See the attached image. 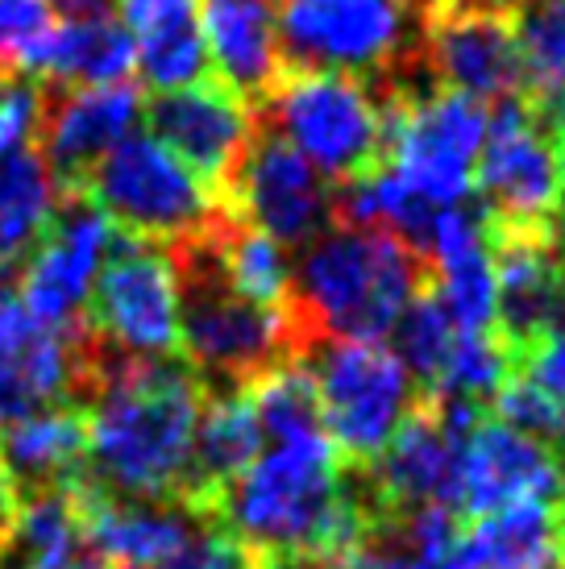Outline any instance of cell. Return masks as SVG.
I'll use <instances>...</instances> for the list:
<instances>
[{"instance_id":"cell-1","label":"cell","mask_w":565,"mask_h":569,"mask_svg":"<svg viewBox=\"0 0 565 569\" xmlns=\"http://www.w3.org/2000/svg\"><path fill=\"white\" fill-rule=\"evenodd\" d=\"M88 478L126 499L184 495L205 382L171 358H133L96 332L88 387Z\"/></svg>"},{"instance_id":"cell-2","label":"cell","mask_w":565,"mask_h":569,"mask_svg":"<svg viewBox=\"0 0 565 569\" xmlns=\"http://www.w3.org/2000/svg\"><path fill=\"white\" fill-rule=\"evenodd\" d=\"M212 523L254 557H354L378 523L361 466L325 441L275 445L212 507Z\"/></svg>"},{"instance_id":"cell-3","label":"cell","mask_w":565,"mask_h":569,"mask_svg":"<svg viewBox=\"0 0 565 569\" xmlns=\"http://www.w3.org/2000/svg\"><path fill=\"white\" fill-rule=\"evenodd\" d=\"M428 287V262L387 229H354L333 221L304 246L291 270L287 325L296 353L308 362L329 341H387Z\"/></svg>"},{"instance_id":"cell-4","label":"cell","mask_w":565,"mask_h":569,"mask_svg":"<svg viewBox=\"0 0 565 569\" xmlns=\"http://www.w3.org/2000/svg\"><path fill=\"white\" fill-rule=\"evenodd\" d=\"M171 262L179 279V353L205 391H246L270 366L299 358L287 312L237 296L196 233L171 246Z\"/></svg>"},{"instance_id":"cell-5","label":"cell","mask_w":565,"mask_h":569,"mask_svg":"<svg viewBox=\"0 0 565 569\" xmlns=\"http://www.w3.org/2000/svg\"><path fill=\"white\" fill-rule=\"evenodd\" d=\"M375 92L383 104V167L428 208L466 204L487 142V104L412 80L375 83Z\"/></svg>"},{"instance_id":"cell-6","label":"cell","mask_w":565,"mask_h":569,"mask_svg":"<svg viewBox=\"0 0 565 569\" xmlns=\"http://www.w3.org/2000/svg\"><path fill=\"white\" fill-rule=\"evenodd\" d=\"M258 126L279 133L329 183L383 162V104L375 83L346 71H287L258 104Z\"/></svg>"},{"instance_id":"cell-7","label":"cell","mask_w":565,"mask_h":569,"mask_svg":"<svg viewBox=\"0 0 565 569\" xmlns=\"http://www.w3.org/2000/svg\"><path fill=\"white\" fill-rule=\"evenodd\" d=\"M83 196L105 208L121 233L155 246H179L217 217L220 200L155 133H129L83 179Z\"/></svg>"},{"instance_id":"cell-8","label":"cell","mask_w":565,"mask_h":569,"mask_svg":"<svg viewBox=\"0 0 565 569\" xmlns=\"http://www.w3.org/2000/svg\"><path fill=\"white\" fill-rule=\"evenodd\" d=\"M287 71H346L366 83L404 80L420 26L399 0H279Z\"/></svg>"},{"instance_id":"cell-9","label":"cell","mask_w":565,"mask_h":569,"mask_svg":"<svg viewBox=\"0 0 565 569\" xmlns=\"http://www.w3.org/2000/svg\"><path fill=\"white\" fill-rule=\"evenodd\" d=\"M313 358L329 441L349 466H370L420 399L412 370L383 341H329Z\"/></svg>"},{"instance_id":"cell-10","label":"cell","mask_w":565,"mask_h":569,"mask_svg":"<svg viewBox=\"0 0 565 569\" xmlns=\"http://www.w3.org/2000/svg\"><path fill=\"white\" fill-rule=\"evenodd\" d=\"M474 188L490 233H549L562 188V154L536 121L528 96H512L490 109Z\"/></svg>"},{"instance_id":"cell-11","label":"cell","mask_w":565,"mask_h":569,"mask_svg":"<svg viewBox=\"0 0 565 569\" xmlns=\"http://www.w3.org/2000/svg\"><path fill=\"white\" fill-rule=\"evenodd\" d=\"M117 233L121 229L83 191H59L47 233L17 270V296L42 329H76L88 320V300Z\"/></svg>"},{"instance_id":"cell-12","label":"cell","mask_w":565,"mask_h":569,"mask_svg":"<svg viewBox=\"0 0 565 569\" xmlns=\"http://www.w3.org/2000/svg\"><path fill=\"white\" fill-rule=\"evenodd\" d=\"M88 325L121 353L175 358L179 353V279L167 246L117 233L109 262L88 300Z\"/></svg>"},{"instance_id":"cell-13","label":"cell","mask_w":565,"mask_h":569,"mask_svg":"<svg viewBox=\"0 0 565 569\" xmlns=\"http://www.w3.org/2000/svg\"><path fill=\"white\" fill-rule=\"evenodd\" d=\"M416 71L433 88H454L483 104L528 96L516 26L507 13L462 0L449 13L433 17L416 42Z\"/></svg>"},{"instance_id":"cell-14","label":"cell","mask_w":565,"mask_h":569,"mask_svg":"<svg viewBox=\"0 0 565 569\" xmlns=\"http://www.w3.org/2000/svg\"><path fill=\"white\" fill-rule=\"evenodd\" d=\"M225 208H234L241 221L262 229L287 250H304L333 224V188L313 162L287 146L279 133L258 126V138L246 150L234 183L225 191Z\"/></svg>"},{"instance_id":"cell-15","label":"cell","mask_w":565,"mask_h":569,"mask_svg":"<svg viewBox=\"0 0 565 569\" xmlns=\"http://www.w3.org/2000/svg\"><path fill=\"white\" fill-rule=\"evenodd\" d=\"M141 117L175 159L205 179L217 200H225L246 150L258 138V109H250L220 80H196L158 92Z\"/></svg>"},{"instance_id":"cell-16","label":"cell","mask_w":565,"mask_h":569,"mask_svg":"<svg viewBox=\"0 0 565 569\" xmlns=\"http://www.w3.org/2000/svg\"><path fill=\"white\" fill-rule=\"evenodd\" d=\"M495 258V337L516 366H528L565 329V258L549 233H490Z\"/></svg>"},{"instance_id":"cell-17","label":"cell","mask_w":565,"mask_h":569,"mask_svg":"<svg viewBox=\"0 0 565 569\" xmlns=\"http://www.w3.org/2000/svg\"><path fill=\"white\" fill-rule=\"evenodd\" d=\"M141 112H146V96L133 80L100 83V88L47 80L38 142L59 191L83 188L96 162L138 129Z\"/></svg>"},{"instance_id":"cell-18","label":"cell","mask_w":565,"mask_h":569,"mask_svg":"<svg viewBox=\"0 0 565 569\" xmlns=\"http://www.w3.org/2000/svg\"><path fill=\"white\" fill-rule=\"evenodd\" d=\"M565 499V453L553 445L524 437L495 416H478V425L462 441V490L457 511L483 516L507 503H562Z\"/></svg>"},{"instance_id":"cell-19","label":"cell","mask_w":565,"mask_h":569,"mask_svg":"<svg viewBox=\"0 0 565 569\" xmlns=\"http://www.w3.org/2000/svg\"><path fill=\"white\" fill-rule=\"evenodd\" d=\"M79 520H83V549L117 569H158L205 523H212L175 499L109 495L92 478L79 482Z\"/></svg>"},{"instance_id":"cell-20","label":"cell","mask_w":565,"mask_h":569,"mask_svg":"<svg viewBox=\"0 0 565 569\" xmlns=\"http://www.w3.org/2000/svg\"><path fill=\"white\" fill-rule=\"evenodd\" d=\"M200 33L217 80L258 109L287 76L279 0H200Z\"/></svg>"},{"instance_id":"cell-21","label":"cell","mask_w":565,"mask_h":569,"mask_svg":"<svg viewBox=\"0 0 565 569\" xmlns=\"http://www.w3.org/2000/svg\"><path fill=\"white\" fill-rule=\"evenodd\" d=\"M0 466L17 499L88 478V408L50 403L0 425Z\"/></svg>"},{"instance_id":"cell-22","label":"cell","mask_w":565,"mask_h":569,"mask_svg":"<svg viewBox=\"0 0 565 569\" xmlns=\"http://www.w3.org/2000/svg\"><path fill=\"white\" fill-rule=\"evenodd\" d=\"M262 441L267 437L258 428L246 391H205V408H200L196 441H191L188 482H184L179 503L212 520L217 499L258 461Z\"/></svg>"},{"instance_id":"cell-23","label":"cell","mask_w":565,"mask_h":569,"mask_svg":"<svg viewBox=\"0 0 565 569\" xmlns=\"http://www.w3.org/2000/svg\"><path fill=\"white\" fill-rule=\"evenodd\" d=\"M462 569H553L565 561L557 503H507L470 516L457 532Z\"/></svg>"},{"instance_id":"cell-24","label":"cell","mask_w":565,"mask_h":569,"mask_svg":"<svg viewBox=\"0 0 565 569\" xmlns=\"http://www.w3.org/2000/svg\"><path fill=\"white\" fill-rule=\"evenodd\" d=\"M121 26L133 38L141 80L155 92H171L205 76L200 0H121Z\"/></svg>"},{"instance_id":"cell-25","label":"cell","mask_w":565,"mask_h":569,"mask_svg":"<svg viewBox=\"0 0 565 569\" xmlns=\"http://www.w3.org/2000/svg\"><path fill=\"white\" fill-rule=\"evenodd\" d=\"M200 246L208 250L212 267L237 296L262 308H287L291 296V262L279 241L267 238L262 229L241 221L234 208H217V217L196 233Z\"/></svg>"},{"instance_id":"cell-26","label":"cell","mask_w":565,"mask_h":569,"mask_svg":"<svg viewBox=\"0 0 565 569\" xmlns=\"http://www.w3.org/2000/svg\"><path fill=\"white\" fill-rule=\"evenodd\" d=\"M59 204V183L50 174L42 150H13L0 154V274L13 279V270L30 258L38 238L47 233Z\"/></svg>"},{"instance_id":"cell-27","label":"cell","mask_w":565,"mask_h":569,"mask_svg":"<svg viewBox=\"0 0 565 569\" xmlns=\"http://www.w3.org/2000/svg\"><path fill=\"white\" fill-rule=\"evenodd\" d=\"M83 549L79 487L38 490L17 503L13 528L0 553V569H47Z\"/></svg>"},{"instance_id":"cell-28","label":"cell","mask_w":565,"mask_h":569,"mask_svg":"<svg viewBox=\"0 0 565 569\" xmlns=\"http://www.w3.org/2000/svg\"><path fill=\"white\" fill-rule=\"evenodd\" d=\"M133 67H138V50H133V38H129V30L117 17H109V21H79V26L59 21V38H54L42 80L100 88V83L129 80Z\"/></svg>"},{"instance_id":"cell-29","label":"cell","mask_w":565,"mask_h":569,"mask_svg":"<svg viewBox=\"0 0 565 569\" xmlns=\"http://www.w3.org/2000/svg\"><path fill=\"white\" fill-rule=\"evenodd\" d=\"M254 403L262 437L275 445H299V441H325V420H320V396H316L313 362H279L270 366L262 379L246 387Z\"/></svg>"},{"instance_id":"cell-30","label":"cell","mask_w":565,"mask_h":569,"mask_svg":"<svg viewBox=\"0 0 565 569\" xmlns=\"http://www.w3.org/2000/svg\"><path fill=\"white\" fill-rule=\"evenodd\" d=\"M457 341L454 317L440 308V300L424 287L420 296L408 303V312L395 325V353L404 358L412 370V379L420 387V396H428L437 387L440 370L449 362V349Z\"/></svg>"},{"instance_id":"cell-31","label":"cell","mask_w":565,"mask_h":569,"mask_svg":"<svg viewBox=\"0 0 565 569\" xmlns=\"http://www.w3.org/2000/svg\"><path fill=\"white\" fill-rule=\"evenodd\" d=\"M516 42L528 96L565 83V0H528L516 13Z\"/></svg>"},{"instance_id":"cell-32","label":"cell","mask_w":565,"mask_h":569,"mask_svg":"<svg viewBox=\"0 0 565 569\" xmlns=\"http://www.w3.org/2000/svg\"><path fill=\"white\" fill-rule=\"evenodd\" d=\"M59 38V17L50 0H0V71L47 76Z\"/></svg>"},{"instance_id":"cell-33","label":"cell","mask_w":565,"mask_h":569,"mask_svg":"<svg viewBox=\"0 0 565 569\" xmlns=\"http://www.w3.org/2000/svg\"><path fill=\"white\" fill-rule=\"evenodd\" d=\"M487 408L495 420H503V425H512L524 437H536V441H545L565 453V403L553 399L545 387H536L533 379L512 375L495 391V399H490Z\"/></svg>"},{"instance_id":"cell-34","label":"cell","mask_w":565,"mask_h":569,"mask_svg":"<svg viewBox=\"0 0 565 569\" xmlns=\"http://www.w3.org/2000/svg\"><path fill=\"white\" fill-rule=\"evenodd\" d=\"M42 109H47V80L0 71V154L38 142Z\"/></svg>"},{"instance_id":"cell-35","label":"cell","mask_w":565,"mask_h":569,"mask_svg":"<svg viewBox=\"0 0 565 569\" xmlns=\"http://www.w3.org/2000/svg\"><path fill=\"white\" fill-rule=\"evenodd\" d=\"M158 569H258V557L250 549H241L225 528L205 523L196 537Z\"/></svg>"},{"instance_id":"cell-36","label":"cell","mask_w":565,"mask_h":569,"mask_svg":"<svg viewBox=\"0 0 565 569\" xmlns=\"http://www.w3.org/2000/svg\"><path fill=\"white\" fill-rule=\"evenodd\" d=\"M42 332V325L30 317V308L17 296V279L0 274V353H17L26 349Z\"/></svg>"},{"instance_id":"cell-37","label":"cell","mask_w":565,"mask_h":569,"mask_svg":"<svg viewBox=\"0 0 565 569\" xmlns=\"http://www.w3.org/2000/svg\"><path fill=\"white\" fill-rule=\"evenodd\" d=\"M38 396H33L30 379H26V370L17 366L13 353H0V425H9L17 416H30L38 411Z\"/></svg>"},{"instance_id":"cell-38","label":"cell","mask_w":565,"mask_h":569,"mask_svg":"<svg viewBox=\"0 0 565 569\" xmlns=\"http://www.w3.org/2000/svg\"><path fill=\"white\" fill-rule=\"evenodd\" d=\"M528 379L565 403V329L553 337L549 346L536 349L533 358H528Z\"/></svg>"},{"instance_id":"cell-39","label":"cell","mask_w":565,"mask_h":569,"mask_svg":"<svg viewBox=\"0 0 565 569\" xmlns=\"http://www.w3.org/2000/svg\"><path fill=\"white\" fill-rule=\"evenodd\" d=\"M528 104H533L536 121L545 126V133L553 138L557 154L565 159V83H562V88H549V92L528 96Z\"/></svg>"},{"instance_id":"cell-40","label":"cell","mask_w":565,"mask_h":569,"mask_svg":"<svg viewBox=\"0 0 565 569\" xmlns=\"http://www.w3.org/2000/svg\"><path fill=\"white\" fill-rule=\"evenodd\" d=\"M54 17L63 26H79V21H109L121 17V0H50Z\"/></svg>"},{"instance_id":"cell-41","label":"cell","mask_w":565,"mask_h":569,"mask_svg":"<svg viewBox=\"0 0 565 569\" xmlns=\"http://www.w3.org/2000/svg\"><path fill=\"white\" fill-rule=\"evenodd\" d=\"M258 569H358L346 557H320V553H279L258 557Z\"/></svg>"},{"instance_id":"cell-42","label":"cell","mask_w":565,"mask_h":569,"mask_svg":"<svg viewBox=\"0 0 565 569\" xmlns=\"http://www.w3.org/2000/svg\"><path fill=\"white\" fill-rule=\"evenodd\" d=\"M17 490L4 475V466H0V553H4V540H9V528H13V516H17Z\"/></svg>"},{"instance_id":"cell-43","label":"cell","mask_w":565,"mask_h":569,"mask_svg":"<svg viewBox=\"0 0 565 569\" xmlns=\"http://www.w3.org/2000/svg\"><path fill=\"white\" fill-rule=\"evenodd\" d=\"M399 4H404V13H408L412 21L424 30L433 17L449 13V9H454V4H462V0H399Z\"/></svg>"},{"instance_id":"cell-44","label":"cell","mask_w":565,"mask_h":569,"mask_svg":"<svg viewBox=\"0 0 565 569\" xmlns=\"http://www.w3.org/2000/svg\"><path fill=\"white\" fill-rule=\"evenodd\" d=\"M549 241H553V250L565 258V159H562V188H557V204H553V217H549Z\"/></svg>"},{"instance_id":"cell-45","label":"cell","mask_w":565,"mask_h":569,"mask_svg":"<svg viewBox=\"0 0 565 569\" xmlns=\"http://www.w3.org/2000/svg\"><path fill=\"white\" fill-rule=\"evenodd\" d=\"M47 569H117V566H109V561H100V557L88 553V549H79V553L63 557V561H54V566H47Z\"/></svg>"},{"instance_id":"cell-46","label":"cell","mask_w":565,"mask_h":569,"mask_svg":"<svg viewBox=\"0 0 565 569\" xmlns=\"http://www.w3.org/2000/svg\"><path fill=\"white\" fill-rule=\"evenodd\" d=\"M470 4H483V9H495V13H519L528 0H470Z\"/></svg>"},{"instance_id":"cell-47","label":"cell","mask_w":565,"mask_h":569,"mask_svg":"<svg viewBox=\"0 0 565 569\" xmlns=\"http://www.w3.org/2000/svg\"><path fill=\"white\" fill-rule=\"evenodd\" d=\"M553 569H565V561H557V566H553Z\"/></svg>"}]
</instances>
